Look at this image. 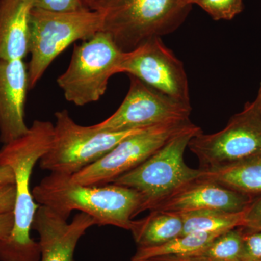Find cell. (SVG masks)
<instances>
[{
  "mask_svg": "<svg viewBox=\"0 0 261 261\" xmlns=\"http://www.w3.org/2000/svg\"><path fill=\"white\" fill-rule=\"evenodd\" d=\"M182 2H183L185 4L188 5H192L197 4V2H198V0H181Z\"/></svg>",
  "mask_w": 261,
  "mask_h": 261,
  "instance_id": "cell-30",
  "label": "cell"
},
{
  "mask_svg": "<svg viewBox=\"0 0 261 261\" xmlns=\"http://www.w3.org/2000/svg\"><path fill=\"white\" fill-rule=\"evenodd\" d=\"M129 77V89L121 106L107 119L91 126L93 129L120 132L190 121L191 104L173 99L136 77Z\"/></svg>",
  "mask_w": 261,
  "mask_h": 261,
  "instance_id": "cell-10",
  "label": "cell"
},
{
  "mask_svg": "<svg viewBox=\"0 0 261 261\" xmlns=\"http://www.w3.org/2000/svg\"><path fill=\"white\" fill-rule=\"evenodd\" d=\"M15 182L13 169L8 166H0V186L14 185Z\"/></svg>",
  "mask_w": 261,
  "mask_h": 261,
  "instance_id": "cell-27",
  "label": "cell"
},
{
  "mask_svg": "<svg viewBox=\"0 0 261 261\" xmlns=\"http://www.w3.org/2000/svg\"><path fill=\"white\" fill-rule=\"evenodd\" d=\"M124 53L102 31L75 45L68 68L57 80L65 99L77 106L99 100L110 79L119 73Z\"/></svg>",
  "mask_w": 261,
  "mask_h": 261,
  "instance_id": "cell-6",
  "label": "cell"
},
{
  "mask_svg": "<svg viewBox=\"0 0 261 261\" xmlns=\"http://www.w3.org/2000/svg\"><path fill=\"white\" fill-rule=\"evenodd\" d=\"M259 261H261V260H259Z\"/></svg>",
  "mask_w": 261,
  "mask_h": 261,
  "instance_id": "cell-33",
  "label": "cell"
},
{
  "mask_svg": "<svg viewBox=\"0 0 261 261\" xmlns=\"http://www.w3.org/2000/svg\"><path fill=\"white\" fill-rule=\"evenodd\" d=\"M130 231L138 247L158 246L181 236L183 221L177 214L151 211L143 219L134 220Z\"/></svg>",
  "mask_w": 261,
  "mask_h": 261,
  "instance_id": "cell-17",
  "label": "cell"
},
{
  "mask_svg": "<svg viewBox=\"0 0 261 261\" xmlns=\"http://www.w3.org/2000/svg\"><path fill=\"white\" fill-rule=\"evenodd\" d=\"M96 225L95 220L84 213L75 215L68 223L49 207L39 205L32 229L39 236L40 261H75L77 244L87 230Z\"/></svg>",
  "mask_w": 261,
  "mask_h": 261,
  "instance_id": "cell-12",
  "label": "cell"
},
{
  "mask_svg": "<svg viewBox=\"0 0 261 261\" xmlns=\"http://www.w3.org/2000/svg\"><path fill=\"white\" fill-rule=\"evenodd\" d=\"M192 6L181 0H94L90 9L102 15V31L128 53L154 37L179 28Z\"/></svg>",
  "mask_w": 261,
  "mask_h": 261,
  "instance_id": "cell-3",
  "label": "cell"
},
{
  "mask_svg": "<svg viewBox=\"0 0 261 261\" xmlns=\"http://www.w3.org/2000/svg\"><path fill=\"white\" fill-rule=\"evenodd\" d=\"M14 225L13 212L0 214V240L8 238Z\"/></svg>",
  "mask_w": 261,
  "mask_h": 261,
  "instance_id": "cell-26",
  "label": "cell"
},
{
  "mask_svg": "<svg viewBox=\"0 0 261 261\" xmlns=\"http://www.w3.org/2000/svg\"><path fill=\"white\" fill-rule=\"evenodd\" d=\"M219 234L221 233H187L158 246L138 247L132 261L147 260L163 257L195 256L205 250Z\"/></svg>",
  "mask_w": 261,
  "mask_h": 261,
  "instance_id": "cell-18",
  "label": "cell"
},
{
  "mask_svg": "<svg viewBox=\"0 0 261 261\" xmlns=\"http://www.w3.org/2000/svg\"><path fill=\"white\" fill-rule=\"evenodd\" d=\"M200 168L211 171L261 153V114L256 102L245 103L219 132L205 135L202 130L189 142Z\"/></svg>",
  "mask_w": 261,
  "mask_h": 261,
  "instance_id": "cell-8",
  "label": "cell"
},
{
  "mask_svg": "<svg viewBox=\"0 0 261 261\" xmlns=\"http://www.w3.org/2000/svg\"><path fill=\"white\" fill-rule=\"evenodd\" d=\"M205 171L202 178L255 197L261 194V153L224 167Z\"/></svg>",
  "mask_w": 261,
  "mask_h": 261,
  "instance_id": "cell-16",
  "label": "cell"
},
{
  "mask_svg": "<svg viewBox=\"0 0 261 261\" xmlns=\"http://www.w3.org/2000/svg\"><path fill=\"white\" fill-rule=\"evenodd\" d=\"M53 12H76L90 9L84 0H35V7Z\"/></svg>",
  "mask_w": 261,
  "mask_h": 261,
  "instance_id": "cell-23",
  "label": "cell"
},
{
  "mask_svg": "<svg viewBox=\"0 0 261 261\" xmlns=\"http://www.w3.org/2000/svg\"><path fill=\"white\" fill-rule=\"evenodd\" d=\"M120 73L136 77L173 99L191 104L183 63L166 47L161 37L152 38L125 53Z\"/></svg>",
  "mask_w": 261,
  "mask_h": 261,
  "instance_id": "cell-11",
  "label": "cell"
},
{
  "mask_svg": "<svg viewBox=\"0 0 261 261\" xmlns=\"http://www.w3.org/2000/svg\"><path fill=\"white\" fill-rule=\"evenodd\" d=\"M243 212L200 211L178 214L183 221L181 235L192 233H224L233 228L243 227Z\"/></svg>",
  "mask_w": 261,
  "mask_h": 261,
  "instance_id": "cell-19",
  "label": "cell"
},
{
  "mask_svg": "<svg viewBox=\"0 0 261 261\" xmlns=\"http://www.w3.org/2000/svg\"><path fill=\"white\" fill-rule=\"evenodd\" d=\"M97 10L53 12L34 8L30 17L28 64L30 89L40 81L57 57L70 44L102 31Z\"/></svg>",
  "mask_w": 261,
  "mask_h": 261,
  "instance_id": "cell-5",
  "label": "cell"
},
{
  "mask_svg": "<svg viewBox=\"0 0 261 261\" xmlns=\"http://www.w3.org/2000/svg\"><path fill=\"white\" fill-rule=\"evenodd\" d=\"M192 124L190 120L171 122L149 127L130 135L102 159L71 176L72 179L83 185H109L145 162L173 136Z\"/></svg>",
  "mask_w": 261,
  "mask_h": 261,
  "instance_id": "cell-9",
  "label": "cell"
},
{
  "mask_svg": "<svg viewBox=\"0 0 261 261\" xmlns=\"http://www.w3.org/2000/svg\"><path fill=\"white\" fill-rule=\"evenodd\" d=\"M53 133V123L36 120L27 134L0 149V166L13 169L16 189L14 225L9 237L0 240V261H40V245L30 234L39 207L30 181L34 166L50 148Z\"/></svg>",
  "mask_w": 261,
  "mask_h": 261,
  "instance_id": "cell-1",
  "label": "cell"
},
{
  "mask_svg": "<svg viewBox=\"0 0 261 261\" xmlns=\"http://www.w3.org/2000/svg\"><path fill=\"white\" fill-rule=\"evenodd\" d=\"M240 260H261V231L244 228L243 250Z\"/></svg>",
  "mask_w": 261,
  "mask_h": 261,
  "instance_id": "cell-22",
  "label": "cell"
},
{
  "mask_svg": "<svg viewBox=\"0 0 261 261\" xmlns=\"http://www.w3.org/2000/svg\"><path fill=\"white\" fill-rule=\"evenodd\" d=\"M243 227L252 231H261V194L252 197L244 211Z\"/></svg>",
  "mask_w": 261,
  "mask_h": 261,
  "instance_id": "cell-24",
  "label": "cell"
},
{
  "mask_svg": "<svg viewBox=\"0 0 261 261\" xmlns=\"http://www.w3.org/2000/svg\"><path fill=\"white\" fill-rule=\"evenodd\" d=\"M35 0H0V59H25Z\"/></svg>",
  "mask_w": 261,
  "mask_h": 261,
  "instance_id": "cell-15",
  "label": "cell"
},
{
  "mask_svg": "<svg viewBox=\"0 0 261 261\" xmlns=\"http://www.w3.org/2000/svg\"><path fill=\"white\" fill-rule=\"evenodd\" d=\"M201 130L192 123L173 136L145 162L111 184L138 192L142 197L140 213L152 211L179 189L203 176L204 170L189 167L184 160L189 142Z\"/></svg>",
  "mask_w": 261,
  "mask_h": 261,
  "instance_id": "cell-4",
  "label": "cell"
},
{
  "mask_svg": "<svg viewBox=\"0 0 261 261\" xmlns=\"http://www.w3.org/2000/svg\"><path fill=\"white\" fill-rule=\"evenodd\" d=\"M130 261H132V260H130ZM142 261H159V260H155V259H149V260H142Z\"/></svg>",
  "mask_w": 261,
  "mask_h": 261,
  "instance_id": "cell-32",
  "label": "cell"
},
{
  "mask_svg": "<svg viewBox=\"0 0 261 261\" xmlns=\"http://www.w3.org/2000/svg\"><path fill=\"white\" fill-rule=\"evenodd\" d=\"M215 20H231L244 9L243 0H198L197 4Z\"/></svg>",
  "mask_w": 261,
  "mask_h": 261,
  "instance_id": "cell-21",
  "label": "cell"
},
{
  "mask_svg": "<svg viewBox=\"0 0 261 261\" xmlns=\"http://www.w3.org/2000/svg\"><path fill=\"white\" fill-rule=\"evenodd\" d=\"M244 228L238 227L221 233L205 250L195 256L207 261H241Z\"/></svg>",
  "mask_w": 261,
  "mask_h": 261,
  "instance_id": "cell-20",
  "label": "cell"
},
{
  "mask_svg": "<svg viewBox=\"0 0 261 261\" xmlns=\"http://www.w3.org/2000/svg\"><path fill=\"white\" fill-rule=\"evenodd\" d=\"M15 197V184L0 186V214L14 211Z\"/></svg>",
  "mask_w": 261,
  "mask_h": 261,
  "instance_id": "cell-25",
  "label": "cell"
},
{
  "mask_svg": "<svg viewBox=\"0 0 261 261\" xmlns=\"http://www.w3.org/2000/svg\"><path fill=\"white\" fill-rule=\"evenodd\" d=\"M255 102H256L257 108L261 114V82L260 87H259L258 92H257V97L255 98Z\"/></svg>",
  "mask_w": 261,
  "mask_h": 261,
  "instance_id": "cell-29",
  "label": "cell"
},
{
  "mask_svg": "<svg viewBox=\"0 0 261 261\" xmlns=\"http://www.w3.org/2000/svg\"><path fill=\"white\" fill-rule=\"evenodd\" d=\"M39 205L54 211L68 220L73 211L89 215L98 226L129 230L140 214L142 197L138 192L121 185L92 186L75 183L69 175L50 173L32 190Z\"/></svg>",
  "mask_w": 261,
  "mask_h": 261,
  "instance_id": "cell-2",
  "label": "cell"
},
{
  "mask_svg": "<svg viewBox=\"0 0 261 261\" xmlns=\"http://www.w3.org/2000/svg\"><path fill=\"white\" fill-rule=\"evenodd\" d=\"M84 3H86V5H87V7H88L89 8H90L91 5L93 3L94 0H84Z\"/></svg>",
  "mask_w": 261,
  "mask_h": 261,
  "instance_id": "cell-31",
  "label": "cell"
},
{
  "mask_svg": "<svg viewBox=\"0 0 261 261\" xmlns=\"http://www.w3.org/2000/svg\"><path fill=\"white\" fill-rule=\"evenodd\" d=\"M252 197L217 182L200 178L175 192L152 211L177 214L200 211L240 213L247 208Z\"/></svg>",
  "mask_w": 261,
  "mask_h": 261,
  "instance_id": "cell-13",
  "label": "cell"
},
{
  "mask_svg": "<svg viewBox=\"0 0 261 261\" xmlns=\"http://www.w3.org/2000/svg\"><path fill=\"white\" fill-rule=\"evenodd\" d=\"M153 259L159 261H207L205 258L197 256L163 257Z\"/></svg>",
  "mask_w": 261,
  "mask_h": 261,
  "instance_id": "cell-28",
  "label": "cell"
},
{
  "mask_svg": "<svg viewBox=\"0 0 261 261\" xmlns=\"http://www.w3.org/2000/svg\"><path fill=\"white\" fill-rule=\"evenodd\" d=\"M30 89L24 60L0 59V142L8 143L27 133L25 105Z\"/></svg>",
  "mask_w": 261,
  "mask_h": 261,
  "instance_id": "cell-14",
  "label": "cell"
},
{
  "mask_svg": "<svg viewBox=\"0 0 261 261\" xmlns=\"http://www.w3.org/2000/svg\"><path fill=\"white\" fill-rule=\"evenodd\" d=\"M53 142L39 166L50 173L73 176L112 150L121 141L145 129L100 132L79 125L67 110L55 114Z\"/></svg>",
  "mask_w": 261,
  "mask_h": 261,
  "instance_id": "cell-7",
  "label": "cell"
}]
</instances>
